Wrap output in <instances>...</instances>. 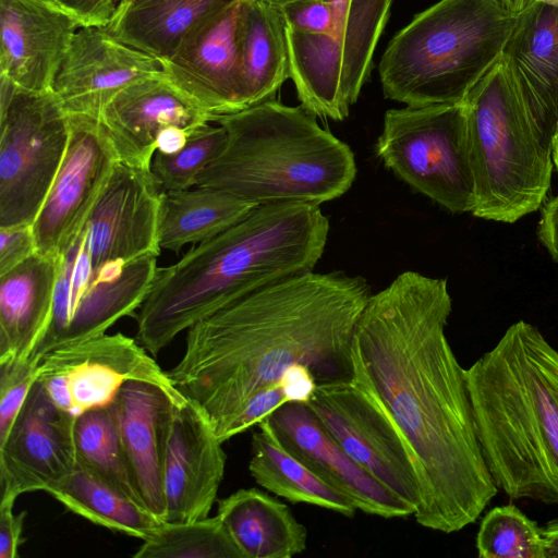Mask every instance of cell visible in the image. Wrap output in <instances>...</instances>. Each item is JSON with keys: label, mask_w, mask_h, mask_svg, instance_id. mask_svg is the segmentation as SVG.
<instances>
[{"label": "cell", "mask_w": 558, "mask_h": 558, "mask_svg": "<svg viewBox=\"0 0 558 558\" xmlns=\"http://www.w3.org/2000/svg\"><path fill=\"white\" fill-rule=\"evenodd\" d=\"M446 279L400 274L371 294L351 344L352 380L385 411L415 465L426 529L453 533L475 522L498 487L482 453L466 386L445 328Z\"/></svg>", "instance_id": "1"}, {"label": "cell", "mask_w": 558, "mask_h": 558, "mask_svg": "<svg viewBox=\"0 0 558 558\" xmlns=\"http://www.w3.org/2000/svg\"><path fill=\"white\" fill-rule=\"evenodd\" d=\"M369 295L364 278L339 271L284 279L193 324L167 373L219 436L291 366L310 367L318 384L351 378L352 339Z\"/></svg>", "instance_id": "2"}, {"label": "cell", "mask_w": 558, "mask_h": 558, "mask_svg": "<svg viewBox=\"0 0 558 558\" xmlns=\"http://www.w3.org/2000/svg\"><path fill=\"white\" fill-rule=\"evenodd\" d=\"M320 206L258 205L177 263L157 267L137 310L135 339L157 355L205 316L263 288L313 271L328 239Z\"/></svg>", "instance_id": "3"}, {"label": "cell", "mask_w": 558, "mask_h": 558, "mask_svg": "<svg viewBox=\"0 0 558 558\" xmlns=\"http://www.w3.org/2000/svg\"><path fill=\"white\" fill-rule=\"evenodd\" d=\"M465 377L496 486L512 499L558 505V350L519 320Z\"/></svg>", "instance_id": "4"}, {"label": "cell", "mask_w": 558, "mask_h": 558, "mask_svg": "<svg viewBox=\"0 0 558 558\" xmlns=\"http://www.w3.org/2000/svg\"><path fill=\"white\" fill-rule=\"evenodd\" d=\"M302 106L269 99L216 116L227 143L195 186L220 190L255 205L322 203L340 197L356 177L348 144L323 129Z\"/></svg>", "instance_id": "5"}, {"label": "cell", "mask_w": 558, "mask_h": 558, "mask_svg": "<svg viewBox=\"0 0 558 558\" xmlns=\"http://www.w3.org/2000/svg\"><path fill=\"white\" fill-rule=\"evenodd\" d=\"M519 16L500 0H439L386 48L385 97L411 107L462 102L502 57Z\"/></svg>", "instance_id": "6"}, {"label": "cell", "mask_w": 558, "mask_h": 558, "mask_svg": "<svg viewBox=\"0 0 558 558\" xmlns=\"http://www.w3.org/2000/svg\"><path fill=\"white\" fill-rule=\"evenodd\" d=\"M463 105L475 183L471 214L513 223L539 209L550 187L554 140L541 125L505 54Z\"/></svg>", "instance_id": "7"}, {"label": "cell", "mask_w": 558, "mask_h": 558, "mask_svg": "<svg viewBox=\"0 0 558 558\" xmlns=\"http://www.w3.org/2000/svg\"><path fill=\"white\" fill-rule=\"evenodd\" d=\"M376 153L402 181L450 213H472L475 183L463 101L387 110Z\"/></svg>", "instance_id": "8"}, {"label": "cell", "mask_w": 558, "mask_h": 558, "mask_svg": "<svg viewBox=\"0 0 558 558\" xmlns=\"http://www.w3.org/2000/svg\"><path fill=\"white\" fill-rule=\"evenodd\" d=\"M393 0H349L333 5L336 24L324 35L286 27L291 75L301 106L320 118L344 120L373 64Z\"/></svg>", "instance_id": "9"}, {"label": "cell", "mask_w": 558, "mask_h": 558, "mask_svg": "<svg viewBox=\"0 0 558 558\" xmlns=\"http://www.w3.org/2000/svg\"><path fill=\"white\" fill-rule=\"evenodd\" d=\"M69 138V116L52 92L0 78V227L33 225Z\"/></svg>", "instance_id": "10"}, {"label": "cell", "mask_w": 558, "mask_h": 558, "mask_svg": "<svg viewBox=\"0 0 558 558\" xmlns=\"http://www.w3.org/2000/svg\"><path fill=\"white\" fill-rule=\"evenodd\" d=\"M157 257L94 268L82 229L59 258L52 314L31 359L50 350L107 332L119 319L134 315L144 302L157 269Z\"/></svg>", "instance_id": "11"}, {"label": "cell", "mask_w": 558, "mask_h": 558, "mask_svg": "<svg viewBox=\"0 0 558 558\" xmlns=\"http://www.w3.org/2000/svg\"><path fill=\"white\" fill-rule=\"evenodd\" d=\"M151 356L136 339L105 332L44 354L37 381L57 407L75 417L109 407L121 388L135 380L155 384L184 402V396Z\"/></svg>", "instance_id": "12"}, {"label": "cell", "mask_w": 558, "mask_h": 558, "mask_svg": "<svg viewBox=\"0 0 558 558\" xmlns=\"http://www.w3.org/2000/svg\"><path fill=\"white\" fill-rule=\"evenodd\" d=\"M306 404L360 466L417 510L421 486L409 448L367 392L352 378L326 381Z\"/></svg>", "instance_id": "13"}, {"label": "cell", "mask_w": 558, "mask_h": 558, "mask_svg": "<svg viewBox=\"0 0 558 558\" xmlns=\"http://www.w3.org/2000/svg\"><path fill=\"white\" fill-rule=\"evenodd\" d=\"M68 116L66 153L33 222L37 252L52 258H60L81 233L119 162L100 120Z\"/></svg>", "instance_id": "14"}, {"label": "cell", "mask_w": 558, "mask_h": 558, "mask_svg": "<svg viewBox=\"0 0 558 558\" xmlns=\"http://www.w3.org/2000/svg\"><path fill=\"white\" fill-rule=\"evenodd\" d=\"M75 421L36 380L0 441V501L15 502L25 493H47L76 468Z\"/></svg>", "instance_id": "15"}, {"label": "cell", "mask_w": 558, "mask_h": 558, "mask_svg": "<svg viewBox=\"0 0 558 558\" xmlns=\"http://www.w3.org/2000/svg\"><path fill=\"white\" fill-rule=\"evenodd\" d=\"M162 193L151 170L114 166L83 227L94 268L159 256Z\"/></svg>", "instance_id": "16"}, {"label": "cell", "mask_w": 558, "mask_h": 558, "mask_svg": "<svg viewBox=\"0 0 558 558\" xmlns=\"http://www.w3.org/2000/svg\"><path fill=\"white\" fill-rule=\"evenodd\" d=\"M162 72L161 62L101 26H81L52 86L68 114L100 120L108 104L130 84Z\"/></svg>", "instance_id": "17"}, {"label": "cell", "mask_w": 558, "mask_h": 558, "mask_svg": "<svg viewBox=\"0 0 558 558\" xmlns=\"http://www.w3.org/2000/svg\"><path fill=\"white\" fill-rule=\"evenodd\" d=\"M266 421L279 444L324 482L347 495L357 510L385 519L415 509L360 466L304 402H286Z\"/></svg>", "instance_id": "18"}, {"label": "cell", "mask_w": 558, "mask_h": 558, "mask_svg": "<svg viewBox=\"0 0 558 558\" xmlns=\"http://www.w3.org/2000/svg\"><path fill=\"white\" fill-rule=\"evenodd\" d=\"M211 117L181 92L162 72L121 90L105 108L100 123L119 162L150 170L162 131L192 132Z\"/></svg>", "instance_id": "19"}, {"label": "cell", "mask_w": 558, "mask_h": 558, "mask_svg": "<svg viewBox=\"0 0 558 558\" xmlns=\"http://www.w3.org/2000/svg\"><path fill=\"white\" fill-rule=\"evenodd\" d=\"M81 26L45 0H0V78L24 90L52 92Z\"/></svg>", "instance_id": "20"}, {"label": "cell", "mask_w": 558, "mask_h": 558, "mask_svg": "<svg viewBox=\"0 0 558 558\" xmlns=\"http://www.w3.org/2000/svg\"><path fill=\"white\" fill-rule=\"evenodd\" d=\"M222 444L197 405L187 399L175 405L163 468L165 522L208 517L225 475Z\"/></svg>", "instance_id": "21"}, {"label": "cell", "mask_w": 558, "mask_h": 558, "mask_svg": "<svg viewBox=\"0 0 558 558\" xmlns=\"http://www.w3.org/2000/svg\"><path fill=\"white\" fill-rule=\"evenodd\" d=\"M242 1L204 24L160 61L166 76L211 118L246 109L239 56Z\"/></svg>", "instance_id": "22"}, {"label": "cell", "mask_w": 558, "mask_h": 558, "mask_svg": "<svg viewBox=\"0 0 558 558\" xmlns=\"http://www.w3.org/2000/svg\"><path fill=\"white\" fill-rule=\"evenodd\" d=\"M181 403L161 387L135 380L126 383L110 404L143 505L161 521L163 468L174 409Z\"/></svg>", "instance_id": "23"}, {"label": "cell", "mask_w": 558, "mask_h": 558, "mask_svg": "<svg viewBox=\"0 0 558 558\" xmlns=\"http://www.w3.org/2000/svg\"><path fill=\"white\" fill-rule=\"evenodd\" d=\"M59 258L38 252L0 275V364L31 359L53 306Z\"/></svg>", "instance_id": "24"}, {"label": "cell", "mask_w": 558, "mask_h": 558, "mask_svg": "<svg viewBox=\"0 0 558 558\" xmlns=\"http://www.w3.org/2000/svg\"><path fill=\"white\" fill-rule=\"evenodd\" d=\"M541 125L558 124V9L531 2L504 51Z\"/></svg>", "instance_id": "25"}, {"label": "cell", "mask_w": 558, "mask_h": 558, "mask_svg": "<svg viewBox=\"0 0 558 558\" xmlns=\"http://www.w3.org/2000/svg\"><path fill=\"white\" fill-rule=\"evenodd\" d=\"M241 0H120L105 28L159 61L204 24Z\"/></svg>", "instance_id": "26"}, {"label": "cell", "mask_w": 558, "mask_h": 558, "mask_svg": "<svg viewBox=\"0 0 558 558\" xmlns=\"http://www.w3.org/2000/svg\"><path fill=\"white\" fill-rule=\"evenodd\" d=\"M217 517L244 558H291L306 549L305 526L259 489L241 488L219 500Z\"/></svg>", "instance_id": "27"}, {"label": "cell", "mask_w": 558, "mask_h": 558, "mask_svg": "<svg viewBox=\"0 0 558 558\" xmlns=\"http://www.w3.org/2000/svg\"><path fill=\"white\" fill-rule=\"evenodd\" d=\"M239 56L246 109L274 99L291 75L286 24L279 8L259 0L242 1Z\"/></svg>", "instance_id": "28"}, {"label": "cell", "mask_w": 558, "mask_h": 558, "mask_svg": "<svg viewBox=\"0 0 558 558\" xmlns=\"http://www.w3.org/2000/svg\"><path fill=\"white\" fill-rule=\"evenodd\" d=\"M258 427L252 436L248 471L260 487L293 504H308L354 517L357 510L354 502L288 452L266 420Z\"/></svg>", "instance_id": "29"}, {"label": "cell", "mask_w": 558, "mask_h": 558, "mask_svg": "<svg viewBox=\"0 0 558 558\" xmlns=\"http://www.w3.org/2000/svg\"><path fill=\"white\" fill-rule=\"evenodd\" d=\"M257 205L220 190L193 186L163 191L159 244L171 252L208 241L223 232Z\"/></svg>", "instance_id": "30"}, {"label": "cell", "mask_w": 558, "mask_h": 558, "mask_svg": "<svg viewBox=\"0 0 558 558\" xmlns=\"http://www.w3.org/2000/svg\"><path fill=\"white\" fill-rule=\"evenodd\" d=\"M47 493L94 524L142 541L163 522L80 464Z\"/></svg>", "instance_id": "31"}, {"label": "cell", "mask_w": 558, "mask_h": 558, "mask_svg": "<svg viewBox=\"0 0 558 558\" xmlns=\"http://www.w3.org/2000/svg\"><path fill=\"white\" fill-rule=\"evenodd\" d=\"M74 437L77 464L145 507L132 477L110 405L90 410L77 416Z\"/></svg>", "instance_id": "32"}, {"label": "cell", "mask_w": 558, "mask_h": 558, "mask_svg": "<svg viewBox=\"0 0 558 558\" xmlns=\"http://www.w3.org/2000/svg\"><path fill=\"white\" fill-rule=\"evenodd\" d=\"M136 558H244L216 515L190 522H162L133 555Z\"/></svg>", "instance_id": "33"}, {"label": "cell", "mask_w": 558, "mask_h": 558, "mask_svg": "<svg viewBox=\"0 0 558 558\" xmlns=\"http://www.w3.org/2000/svg\"><path fill=\"white\" fill-rule=\"evenodd\" d=\"M481 558H545L542 529L514 505L495 507L476 535Z\"/></svg>", "instance_id": "34"}, {"label": "cell", "mask_w": 558, "mask_h": 558, "mask_svg": "<svg viewBox=\"0 0 558 558\" xmlns=\"http://www.w3.org/2000/svg\"><path fill=\"white\" fill-rule=\"evenodd\" d=\"M227 132L218 123H204L194 129L184 146L173 154L156 151L150 170L163 191L195 186L201 172L223 150Z\"/></svg>", "instance_id": "35"}, {"label": "cell", "mask_w": 558, "mask_h": 558, "mask_svg": "<svg viewBox=\"0 0 558 558\" xmlns=\"http://www.w3.org/2000/svg\"><path fill=\"white\" fill-rule=\"evenodd\" d=\"M39 360L0 364V441L12 428L37 380Z\"/></svg>", "instance_id": "36"}, {"label": "cell", "mask_w": 558, "mask_h": 558, "mask_svg": "<svg viewBox=\"0 0 558 558\" xmlns=\"http://www.w3.org/2000/svg\"><path fill=\"white\" fill-rule=\"evenodd\" d=\"M279 9L286 27L302 34H328L336 24V9L324 0H296Z\"/></svg>", "instance_id": "37"}, {"label": "cell", "mask_w": 558, "mask_h": 558, "mask_svg": "<svg viewBox=\"0 0 558 558\" xmlns=\"http://www.w3.org/2000/svg\"><path fill=\"white\" fill-rule=\"evenodd\" d=\"M286 402L288 401L281 384L260 390L253 395L228 423L219 434V439L225 442L252 426L258 425Z\"/></svg>", "instance_id": "38"}, {"label": "cell", "mask_w": 558, "mask_h": 558, "mask_svg": "<svg viewBox=\"0 0 558 558\" xmlns=\"http://www.w3.org/2000/svg\"><path fill=\"white\" fill-rule=\"evenodd\" d=\"M37 253L33 225L0 227V275Z\"/></svg>", "instance_id": "39"}, {"label": "cell", "mask_w": 558, "mask_h": 558, "mask_svg": "<svg viewBox=\"0 0 558 558\" xmlns=\"http://www.w3.org/2000/svg\"><path fill=\"white\" fill-rule=\"evenodd\" d=\"M54 4L72 15L82 26L105 27L112 19L117 0H54Z\"/></svg>", "instance_id": "40"}, {"label": "cell", "mask_w": 558, "mask_h": 558, "mask_svg": "<svg viewBox=\"0 0 558 558\" xmlns=\"http://www.w3.org/2000/svg\"><path fill=\"white\" fill-rule=\"evenodd\" d=\"M14 501H0V558H16L24 538L26 511L14 512Z\"/></svg>", "instance_id": "41"}, {"label": "cell", "mask_w": 558, "mask_h": 558, "mask_svg": "<svg viewBox=\"0 0 558 558\" xmlns=\"http://www.w3.org/2000/svg\"><path fill=\"white\" fill-rule=\"evenodd\" d=\"M280 384L288 402L296 401L306 403L318 383L310 367L294 365L284 372Z\"/></svg>", "instance_id": "42"}, {"label": "cell", "mask_w": 558, "mask_h": 558, "mask_svg": "<svg viewBox=\"0 0 558 558\" xmlns=\"http://www.w3.org/2000/svg\"><path fill=\"white\" fill-rule=\"evenodd\" d=\"M538 238L553 259L558 263V194L542 208Z\"/></svg>", "instance_id": "43"}, {"label": "cell", "mask_w": 558, "mask_h": 558, "mask_svg": "<svg viewBox=\"0 0 558 558\" xmlns=\"http://www.w3.org/2000/svg\"><path fill=\"white\" fill-rule=\"evenodd\" d=\"M190 133L179 128L162 131L158 138L157 150L165 154L177 153L184 146Z\"/></svg>", "instance_id": "44"}, {"label": "cell", "mask_w": 558, "mask_h": 558, "mask_svg": "<svg viewBox=\"0 0 558 558\" xmlns=\"http://www.w3.org/2000/svg\"><path fill=\"white\" fill-rule=\"evenodd\" d=\"M545 558H558V520L542 527Z\"/></svg>", "instance_id": "45"}, {"label": "cell", "mask_w": 558, "mask_h": 558, "mask_svg": "<svg viewBox=\"0 0 558 558\" xmlns=\"http://www.w3.org/2000/svg\"><path fill=\"white\" fill-rule=\"evenodd\" d=\"M502 7L511 14H521L527 5L531 3L530 0H500Z\"/></svg>", "instance_id": "46"}, {"label": "cell", "mask_w": 558, "mask_h": 558, "mask_svg": "<svg viewBox=\"0 0 558 558\" xmlns=\"http://www.w3.org/2000/svg\"><path fill=\"white\" fill-rule=\"evenodd\" d=\"M553 159H554V165L558 171V130L556 131L554 141H553Z\"/></svg>", "instance_id": "47"}, {"label": "cell", "mask_w": 558, "mask_h": 558, "mask_svg": "<svg viewBox=\"0 0 558 558\" xmlns=\"http://www.w3.org/2000/svg\"><path fill=\"white\" fill-rule=\"evenodd\" d=\"M259 1H263L267 4L274 5L276 8H281L284 4H288V3L296 1V0H259Z\"/></svg>", "instance_id": "48"}, {"label": "cell", "mask_w": 558, "mask_h": 558, "mask_svg": "<svg viewBox=\"0 0 558 558\" xmlns=\"http://www.w3.org/2000/svg\"><path fill=\"white\" fill-rule=\"evenodd\" d=\"M530 1L531 2H537V3L547 4V5H550V7H554V8L558 9V0H530Z\"/></svg>", "instance_id": "49"}, {"label": "cell", "mask_w": 558, "mask_h": 558, "mask_svg": "<svg viewBox=\"0 0 558 558\" xmlns=\"http://www.w3.org/2000/svg\"><path fill=\"white\" fill-rule=\"evenodd\" d=\"M45 1H48L50 3H53L54 4V0H45Z\"/></svg>", "instance_id": "50"}, {"label": "cell", "mask_w": 558, "mask_h": 558, "mask_svg": "<svg viewBox=\"0 0 558 558\" xmlns=\"http://www.w3.org/2000/svg\"><path fill=\"white\" fill-rule=\"evenodd\" d=\"M557 130H558V124H557V129H556V131H557Z\"/></svg>", "instance_id": "51"}, {"label": "cell", "mask_w": 558, "mask_h": 558, "mask_svg": "<svg viewBox=\"0 0 558 558\" xmlns=\"http://www.w3.org/2000/svg\"><path fill=\"white\" fill-rule=\"evenodd\" d=\"M117 1L119 2L120 0H117Z\"/></svg>", "instance_id": "52"}]
</instances>
